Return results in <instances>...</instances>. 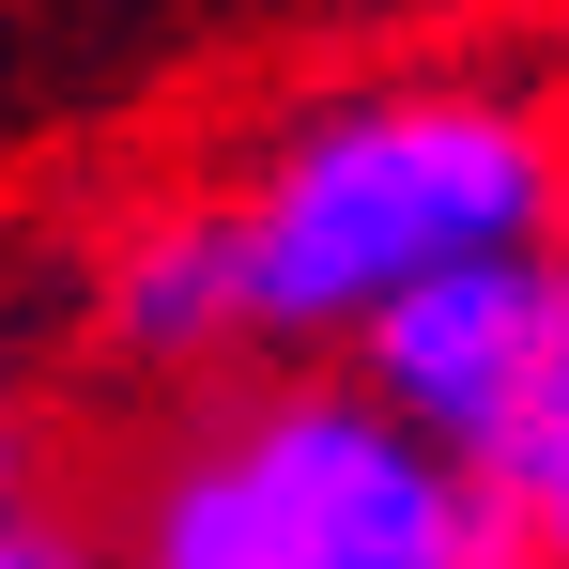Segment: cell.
Instances as JSON below:
<instances>
[{
	"mask_svg": "<svg viewBox=\"0 0 569 569\" xmlns=\"http://www.w3.org/2000/svg\"><path fill=\"white\" fill-rule=\"evenodd\" d=\"M555 139L539 108L492 93H370L292 123L247 186L216 200V247H231V323L247 339H355L370 308H400L447 262H508V247H555Z\"/></svg>",
	"mask_w": 569,
	"mask_h": 569,
	"instance_id": "1",
	"label": "cell"
},
{
	"mask_svg": "<svg viewBox=\"0 0 569 569\" xmlns=\"http://www.w3.org/2000/svg\"><path fill=\"white\" fill-rule=\"evenodd\" d=\"M477 523V477L400 447L355 385H278L154 477L139 569H462Z\"/></svg>",
	"mask_w": 569,
	"mask_h": 569,
	"instance_id": "2",
	"label": "cell"
},
{
	"mask_svg": "<svg viewBox=\"0 0 569 569\" xmlns=\"http://www.w3.org/2000/svg\"><path fill=\"white\" fill-rule=\"evenodd\" d=\"M539 339H555V247L447 262V278H416L400 308L355 323V400L400 447H431L447 477H492L523 385H539Z\"/></svg>",
	"mask_w": 569,
	"mask_h": 569,
	"instance_id": "3",
	"label": "cell"
},
{
	"mask_svg": "<svg viewBox=\"0 0 569 569\" xmlns=\"http://www.w3.org/2000/svg\"><path fill=\"white\" fill-rule=\"evenodd\" d=\"M108 339L154 355V370H200V355H247L231 323V247H216V200H170L108 247Z\"/></svg>",
	"mask_w": 569,
	"mask_h": 569,
	"instance_id": "4",
	"label": "cell"
},
{
	"mask_svg": "<svg viewBox=\"0 0 569 569\" xmlns=\"http://www.w3.org/2000/svg\"><path fill=\"white\" fill-rule=\"evenodd\" d=\"M477 492L508 508V539L539 569H569V231H555V339H539V385H523V416H508V447H492Z\"/></svg>",
	"mask_w": 569,
	"mask_h": 569,
	"instance_id": "5",
	"label": "cell"
},
{
	"mask_svg": "<svg viewBox=\"0 0 569 569\" xmlns=\"http://www.w3.org/2000/svg\"><path fill=\"white\" fill-rule=\"evenodd\" d=\"M0 569H93V555H78V539H62V523H47V508H31V523H16V539H0Z\"/></svg>",
	"mask_w": 569,
	"mask_h": 569,
	"instance_id": "6",
	"label": "cell"
},
{
	"mask_svg": "<svg viewBox=\"0 0 569 569\" xmlns=\"http://www.w3.org/2000/svg\"><path fill=\"white\" fill-rule=\"evenodd\" d=\"M31 523V447H16V416H0V539Z\"/></svg>",
	"mask_w": 569,
	"mask_h": 569,
	"instance_id": "7",
	"label": "cell"
},
{
	"mask_svg": "<svg viewBox=\"0 0 569 569\" xmlns=\"http://www.w3.org/2000/svg\"><path fill=\"white\" fill-rule=\"evenodd\" d=\"M477 508H492V492H477ZM462 569H539V555H523V539H508V508H492V523L462 539Z\"/></svg>",
	"mask_w": 569,
	"mask_h": 569,
	"instance_id": "8",
	"label": "cell"
}]
</instances>
